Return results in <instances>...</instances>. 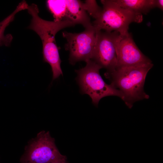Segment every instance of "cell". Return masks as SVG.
Masks as SVG:
<instances>
[{"label":"cell","mask_w":163,"mask_h":163,"mask_svg":"<svg viewBox=\"0 0 163 163\" xmlns=\"http://www.w3.org/2000/svg\"><path fill=\"white\" fill-rule=\"evenodd\" d=\"M121 36L117 32L97 31L92 60L110 71L117 66V48Z\"/></svg>","instance_id":"cell-7"},{"label":"cell","mask_w":163,"mask_h":163,"mask_svg":"<svg viewBox=\"0 0 163 163\" xmlns=\"http://www.w3.org/2000/svg\"><path fill=\"white\" fill-rule=\"evenodd\" d=\"M86 62L84 67L75 70L77 81L82 93L88 95L96 107L101 99L107 96H116L123 100L120 92L110 84L106 83L102 78L99 73L102 67L92 60Z\"/></svg>","instance_id":"cell-4"},{"label":"cell","mask_w":163,"mask_h":163,"mask_svg":"<svg viewBox=\"0 0 163 163\" xmlns=\"http://www.w3.org/2000/svg\"><path fill=\"white\" fill-rule=\"evenodd\" d=\"M101 2L103 5L101 11L92 23L97 31H115L123 36L129 34V26L131 23L142 21V14L121 8L112 0H102Z\"/></svg>","instance_id":"cell-3"},{"label":"cell","mask_w":163,"mask_h":163,"mask_svg":"<svg viewBox=\"0 0 163 163\" xmlns=\"http://www.w3.org/2000/svg\"><path fill=\"white\" fill-rule=\"evenodd\" d=\"M32 19L28 28L35 31L40 37L42 43V53L44 61L51 68L53 80L63 75L61 60L55 40L57 33L66 27L75 25L69 21H50L41 18L39 16L38 6L34 4L28 5L27 9Z\"/></svg>","instance_id":"cell-2"},{"label":"cell","mask_w":163,"mask_h":163,"mask_svg":"<svg viewBox=\"0 0 163 163\" xmlns=\"http://www.w3.org/2000/svg\"><path fill=\"white\" fill-rule=\"evenodd\" d=\"M116 5L133 12L146 14L156 7V0H112Z\"/></svg>","instance_id":"cell-10"},{"label":"cell","mask_w":163,"mask_h":163,"mask_svg":"<svg viewBox=\"0 0 163 163\" xmlns=\"http://www.w3.org/2000/svg\"><path fill=\"white\" fill-rule=\"evenodd\" d=\"M153 66L152 62L117 67L113 70L106 71L104 75L121 93L123 101L130 109L136 102L149 98L144 87L147 75Z\"/></svg>","instance_id":"cell-1"},{"label":"cell","mask_w":163,"mask_h":163,"mask_svg":"<svg viewBox=\"0 0 163 163\" xmlns=\"http://www.w3.org/2000/svg\"><path fill=\"white\" fill-rule=\"evenodd\" d=\"M64 20L75 25L81 24L85 28L92 25L90 18L84 8L83 2L78 0H66Z\"/></svg>","instance_id":"cell-9"},{"label":"cell","mask_w":163,"mask_h":163,"mask_svg":"<svg viewBox=\"0 0 163 163\" xmlns=\"http://www.w3.org/2000/svg\"><path fill=\"white\" fill-rule=\"evenodd\" d=\"M116 53L117 67L152 62L139 49L129 33L126 35L121 36L117 45Z\"/></svg>","instance_id":"cell-8"},{"label":"cell","mask_w":163,"mask_h":163,"mask_svg":"<svg viewBox=\"0 0 163 163\" xmlns=\"http://www.w3.org/2000/svg\"><path fill=\"white\" fill-rule=\"evenodd\" d=\"M97 32L93 25L79 33L62 32V36L67 41L65 50L69 52V60L70 64L74 65L81 61L86 62L92 59Z\"/></svg>","instance_id":"cell-5"},{"label":"cell","mask_w":163,"mask_h":163,"mask_svg":"<svg viewBox=\"0 0 163 163\" xmlns=\"http://www.w3.org/2000/svg\"><path fill=\"white\" fill-rule=\"evenodd\" d=\"M49 163H68V162L67 161L66 157L62 159Z\"/></svg>","instance_id":"cell-14"},{"label":"cell","mask_w":163,"mask_h":163,"mask_svg":"<svg viewBox=\"0 0 163 163\" xmlns=\"http://www.w3.org/2000/svg\"><path fill=\"white\" fill-rule=\"evenodd\" d=\"M83 5L87 13L95 19L97 18L102 8L98 5L95 0H86Z\"/></svg>","instance_id":"cell-12"},{"label":"cell","mask_w":163,"mask_h":163,"mask_svg":"<svg viewBox=\"0 0 163 163\" xmlns=\"http://www.w3.org/2000/svg\"><path fill=\"white\" fill-rule=\"evenodd\" d=\"M28 5L25 1L20 2L14 11L0 22V46H9L11 43L13 37L10 34H5L6 28L14 19L16 14L19 12L27 9Z\"/></svg>","instance_id":"cell-11"},{"label":"cell","mask_w":163,"mask_h":163,"mask_svg":"<svg viewBox=\"0 0 163 163\" xmlns=\"http://www.w3.org/2000/svg\"><path fill=\"white\" fill-rule=\"evenodd\" d=\"M156 7L163 11V0H156Z\"/></svg>","instance_id":"cell-13"},{"label":"cell","mask_w":163,"mask_h":163,"mask_svg":"<svg viewBox=\"0 0 163 163\" xmlns=\"http://www.w3.org/2000/svg\"><path fill=\"white\" fill-rule=\"evenodd\" d=\"M66 157L59 152L49 131H41L28 145L21 163H49Z\"/></svg>","instance_id":"cell-6"}]
</instances>
